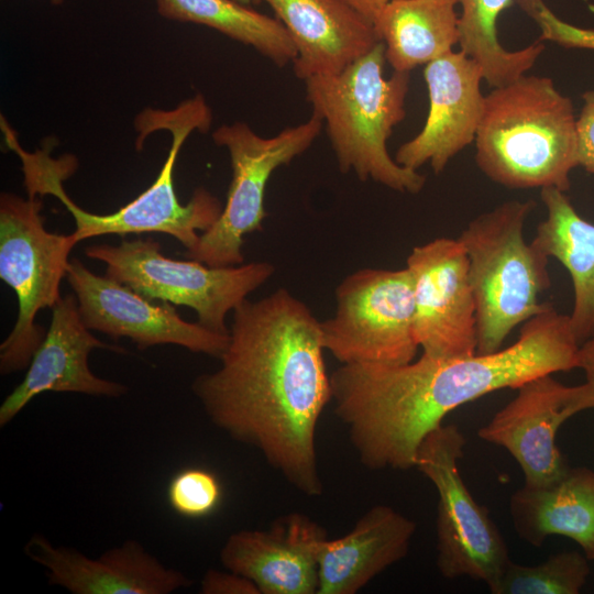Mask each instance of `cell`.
I'll list each match as a JSON object with an SVG mask.
<instances>
[{"instance_id": "cell-18", "label": "cell", "mask_w": 594, "mask_h": 594, "mask_svg": "<svg viewBox=\"0 0 594 594\" xmlns=\"http://www.w3.org/2000/svg\"><path fill=\"white\" fill-rule=\"evenodd\" d=\"M326 538L317 521L294 512L267 529L231 534L220 561L224 569L250 579L261 594H317L318 549Z\"/></svg>"}, {"instance_id": "cell-3", "label": "cell", "mask_w": 594, "mask_h": 594, "mask_svg": "<svg viewBox=\"0 0 594 594\" xmlns=\"http://www.w3.org/2000/svg\"><path fill=\"white\" fill-rule=\"evenodd\" d=\"M211 122V110L201 95L183 101L173 110L146 108L141 111L134 121L139 132L136 148L140 150L145 138L158 130L170 133L172 145L154 183L135 199L108 215L88 212L66 194L63 182L77 167L74 156L55 160L47 145L30 153L19 141L11 144V150L21 160L28 195H53L59 199L75 220L73 233L78 242L106 234L161 232L174 237L187 250L198 242V231L205 232L216 222L223 207L205 188L196 189L187 204H180L174 187V168L185 140L194 131L207 132Z\"/></svg>"}, {"instance_id": "cell-10", "label": "cell", "mask_w": 594, "mask_h": 594, "mask_svg": "<svg viewBox=\"0 0 594 594\" xmlns=\"http://www.w3.org/2000/svg\"><path fill=\"white\" fill-rule=\"evenodd\" d=\"M466 440L454 424L440 425L420 443L414 468L438 494L437 566L442 576H469L487 587L510 561L506 542L488 514L462 480L459 462Z\"/></svg>"}, {"instance_id": "cell-4", "label": "cell", "mask_w": 594, "mask_h": 594, "mask_svg": "<svg viewBox=\"0 0 594 594\" xmlns=\"http://www.w3.org/2000/svg\"><path fill=\"white\" fill-rule=\"evenodd\" d=\"M474 143L476 165L492 182L565 193L578 166L573 102L549 77L525 74L485 95Z\"/></svg>"}, {"instance_id": "cell-1", "label": "cell", "mask_w": 594, "mask_h": 594, "mask_svg": "<svg viewBox=\"0 0 594 594\" xmlns=\"http://www.w3.org/2000/svg\"><path fill=\"white\" fill-rule=\"evenodd\" d=\"M217 371L191 389L210 421L306 496L323 493L316 433L331 400L320 321L286 288L232 310Z\"/></svg>"}, {"instance_id": "cell-29", "label": "cell", "mask_w": 594, "mask_h": 594, "mask_svg": "<svg viewBox=\"0 0 594 594\" xmlns=\"http://www.w3.org/2000/svg\"><path fill=\"white\" fill-rule=\"evenodd\" d=\"M582 99L576 117L578 166L594 175V88L585 91Z\"/></svg>"}, {"instance_id": "cell-23", "label": "cell", "mask_w": 594, "mask_h": 594, "mask_svg": "<svg viewBox=\"0 0 594 594\" xmlns=\"http://www.w3.org/2000/svg\"><path fill=\"white\" fill-rule=\"evenodd\" d=\"M459 0H391L374 29L394 72L411 69L452 52L459 44Z\"/></svg>"}, {"instance_id": "cell-13", "label": "cell", "mask_w": 594, "mask_h": 594, "mask_svg": "<svg viewBox=\"0 0 594 594\" xmlns=\"http://www.w3.org/2000/svg\"><path fill=\"white\" fill-rule=\"evenodd\" d=\"M66 279L75 293L85 326L113 340L127 337L139 350L175 344L218 359L228 345L229 333L188 322L173 304L155 302L107 275L99 276L78 258L69 261Z\"/></svg>"}, {"instance_id": "cell-9", "label": "cell", "mask_w": 594, "mask_h": 594, "mask_svg": "<svg viewBox=\"0 0 594 594\" xmlns=\"http://www.w3.org/2000/svg\"><path fill=\"white\" fill-rule=\"evenodd\" d=\"M322 125V120L312 113L307 121L270 138L258 135L244 122L215 130V144L229 152L232 179L219 218L186 250L185 257L210 267L243 264V238L262 230L266 217L264 195L271 175L306 152Z\"/></svg>"}, {"instance_id": "cell-19", "label": "cell", "mask_w": 594, "mask_h": 594, "mask_svg": "<svg viewBox=\"0 0 594 594\" xmlns=\"http://www.w3.org/2000/svg\"><path fill=\"white\" fill-rule=\"evenodd\" d=\"M267 3L297 51L295 76L336 74L378 42L374 25L344 0H253Z\"/></svg>"}, {"instance_id": "cell-26", "label": "cell", "mask_w": 594, "mask_h": 594, "mask_svg": "<svg viewBox=\"0 0 594 594\" xmlns=\"http://www.w3.org/2000/svg\"><path fill=\"white\" fill-rule=\"evenodd\" d=\"M588 561L579 551L551 554L536 565L510 560L488 590L492 594H578L590 574Z\"/></svg>"}, {"instance_id": "cell-12", "label": "cell", "mask_w": 594, "mask_h": 594, "mask_svg": "<svg viewBox=\"0 0 594 594\" xmlns=\"http://www.w3.org/2000/svg\"><path fill=\"white\" fill-rule=\"evenodd\" d=\"M406 267L414 286V333L422 354L435 359L476 354V308L460 240L442 237L415 246Z\"/></svg>"}, {"instance_id": "cell-21", "label": "cell", "mask_w": 594, "mask_h": 594, "mask_svg": "<svg viewBox=\"0 0 594 594\" xmlns=\"http://www.w3.org/2000/svg\"><path fill=\"white\" fill-rule=\"evenodd\" d=\"M509 514L519 538L531 546L562 536L594 560V471L569 466L550 484L524 485L512 494Z\"/></svg>"}, {"instance_id": "cell-6", "label": "cell", "mask_w": 594, "mask_h": 594, "mask_svg": "<svg viewBox=\"0 0 594 594\" xmlns=\"http://www.w3.org/2000/svg\"><path fill=\"white\" fill-rule=\"evenodd\" d=\"M534 200H507L472 219L458 238L469 260L477 320V353L503 349L513 330L550 307L549 258L524 237Z\"/></svg>"}, {"instance_id": "cell-7", "label": "cell", "mask_w": 594, "mask_h": 594, "mask_svg": "<svg viewBox=\"0 0 594 594\" xmlns=\"http://www.w3.org/2000/svg\"><path fill=\"white\" fill-rule=\"evenodd\" d=\"M42 200L2 193L0 197V278L15 293L16 322L0 345L2 375L28 366L46 331L35 317L61 299L59 285L68 255L78 243L74 233L58 234L44 227Z\"/></svg>"}, {"instance_id": "cell-11", "label": "cell", "mask_w": 594, "mask_h": 594, "mask_svg": "<svg viewBox=\"0 0 594 594\" xmlns=\"http://www.w3.org/2000/svg\"><path fill=\"white\" fill-rule=\"evenodd\" d=\"M333 317L320 321L321 340L341 364L400 365L415 360L414 286L407 267L362 268L336 289Z\"/></svg>"}, {"instance_id": "cell-22", "label": "cell", "mask_w": 594, "mask_h": 594, "mask_svg": "<svg viewBox=\"0 0 594 594\" xmlns=\"http://www.w3.org/2000/svg\"><path fill=\"white\" fill-rule=\"evenodd\" d=\"M547 217L531 240L548 257L568 271L573 286V308L569 315L580 345L594 337V223L585 220L564 191L540 189Z\"/></svg>"}, {"instance_id": "cell-20", "label": "cell", "mask_w": 594, "mask_h": 594, "mask_svg": "<svg viewBox=\"0 0 594 594\" xmlns=\"http://www.w3.org/2000/svg\"><path fill=\"white\" fill-rule=\"evenodd\" d=\"M416 528L391 506L371 507L346 535L321 541L317 594L358 593L407 556Z\"/></svg>"}, {"instance_id": "cell-32", "label": "cell", "mask_w": 594, "mask_h": 594, "mask_svg": "<svg viewBox=\"0 0 594 594\" xmlns=\"http://www.w3.org/2000/svg\"><path fill=\"white\" fill-rule=\"evenodd\" d=\"M372 24L391 0H344Z\"/></svg>"}, {"instance_id": "cell-17", "label": "cell", "mask_w": 594, "mask_h": 594, "mask_svg": "<svg viewBox=\"0 0 594 594\" xmlns=\"http://www.w3.org/2000/svg\"><path fill=\"white\" fill-rule=\"evenodd\" d=\"M24 552L45 569L51 585L73 594H170L193 584L134 539L91 559L77 549L56 546L43 535H33Z\"/></svg>"}, {"instance_id": "cell-33", "label": "cell", "mask_w": 594, "mask_h": 594, "mask_svg": "<svg viewBox=\"0 0 594 594\" xmlns=\"http://www.w3.org/2000/svg\"><path fill=\"white\" fill-rule=\"evenodd\" d=\"M237 1L246 6L253 4V0H237Z\"/></svg>"}, {"instance_id": "cell-34", "label": "cell", "mask_w": 594, "mask_h": 594, "mask_svg": "<svg viewBox=\"0 0 594 594\" xmlns=\"http://www.w3.org/2000/svg\"><path fill=\"white\" fill-rule=\"evenodd\" d=\"M52 4L54 6H59L62 4L65 0H50Z\"/></svg>"}, {"instance_id": "cell-27", "label": "cell", "mask_w": 594, "mask_h": 594, "mask_svg": "<svg viewBox=\"0 0 594 594\" xmlns=\"http://www.w3.org/2000/svg\"><path fill=\"white\" fill-rule=\"evenodd\" d=\"M222 499L218 476L202 468H188L173 476L167 486L172 509L186 518H202L212 514Z\"/></svg>"}, {"instance_id": "cell-28", "label": "cell", "mask_w": 594, "mask_h": 594, "mask_svg": "<svg viewBox=\"0 0 594 594\" xmlns=\"http://www.w3.org/2000/svg\"><path fill=\"white\" fill-rule=\"evenodd\" d=\"M540 28V40L556 42L566 48L594 50V30L582 29L560 20L543 0H516Z\"/></svg>"}, {"instance_id": "cell-16", "label": "cell", "mask_w": 594, "mask_h": 594, "mask_svg": "<svg viewBox=\"0 0 594 594\" xmlns=\"http://www.w3.org/2000/svg\"><path fill=\"white\" fill-rule=\"evenodd\" d=\"M95 349L127 351L96 338L79 314L76 296L68 294L52 308V320L22 382L0 406V427L7 426L34 397L45 392L78 393L97 397H121L124 384L92 373L88 356Z\"/></svg>"}, {"instance_id": "cell-14", "label": "cell", "mask_w": 594, "mask_h": 594, "mask_svg": "<svg viewBox=\"0 0 594 594\" xmlns=\"http://www.w3.org/2000/svg\"><path fill=\"white\" fill-rule=\"evenodd\" d=\"M517 389L477 435L510 453L524 473V485L543 486L569 468L556 443L559 428L576 414L593 409V396L585 382L569 386L552 374L532 378Z\"/></svg>"}, {"instance_id": "cell-30", "label": "cell", "mask_w": 594, "mask_h": 594, "mask_svg": "<svg viewBox=\"0 0 594 594\" xmlns=\"http://www.w3.org/2000/svg\"><path fill=\"white\" fill-rule=\"evenodd\" d=\"M201 594H261L248 578L226 569H209L200 581Z\"/></svg>"}, {"instance_id": "cell-5", "label": "cell", "mask_w": 594, "mask_h": 594, "mask_svg": "<svg viewBox=\"0 0 594 594\" xmlns=\"http://www.w3.org/2000/svg\"><path fill=\"white\" fill-rule=\"evenodd\" d=\"M385 46L378 42L342 70L305 81L312 113L326 125L339 169L354 172L398 193L418 194L425 175L399 165L387 150L394 128L406 117L409 73L383 74Z\"/></svg>"}, {"instance_id": "cell-8", "label": "cell", "mask_w": 594, "mask_h": 594, "mask_svg": "<svg viewBox=\"0 0 594 594\" xmlns=\"http://www.w3.org/2000/svg\"><path fill=\"white\" fill-rule=\"evenodd\" d=\"M85 254L103 262L108 277L148 299L194 309L201 326L219 333H229L227 315L275 272L265 261L210 267L195 260L169 258L151 238L91 245Z\"/></svg>"}, {"instance_id": "cell-25", "label": "cell", "mask_w": 594, "mask_h": 594, "mask_svg": "<svg viewBox=\"0 0 594 594\" xmlns=\"http://www.w3.org/2000/svg\"><path fill=\"white\" fill-rule=\"evenodd\" d=\"M459 4L460 51L480 65L483 80L493 88L525 75L544 51L541 42L518 51H508L499 43L496 23L514 0H459Z\"/></svg>"}, {"instance_id": "cell-2", "label": "cell", "mask_w": 594, "mask_h": 594, "mask_svg": "<svg viewBox=\"0 0 594 594\" xmlns=\"http://www.w3.org/2000/svg\"><path fill=\"white\" fill-rule=\"evenodd\" d=\"M579 350L569 315L550 305L522 324L512 345L494 353L341 364L330 375L331 400L366 469L408 470L422 440L452 410L541 375L579 369Z\"/></svg>"}, {"instance_id": "cell-15", "label": "cell", "mask_w": 594, "mask_h": 594, "mask_svg": "<svg viewBox=\"0 0 594 594\" xmlns=\"http://www.w3.org/2000/svg\"><path fill=\"white\" fill-rule=\"evenodd\" d=\"M424 78L429 97L426 122L416 136L398 147L395 161L415 170L429 164L438 175L475 140L485 102L483 73L459 50L425 65Z\"/></svg>"}, {"instance_id": "cell-31", "label": "cell", "mask_w": 594, "mask_h": 594, "mask_svg": "<svg viewBox=\"0 0 594 594\" xmlns=\"http://www.w3.org/2000/svg\"><path fill=\"white\" fill-rule=\"evenodd\" d=\"M579 369L584 372L585 383L590 387L594 400V337L580 345Z\"/></svg>"}, {"instance_id": "cell-24", "label": "cell", "mask_w": 594, "mask_h": 594, "mask_svg": "<svg viewBox=\"0 0 594 594\" xmlns=\"http://www.w3.org/2000/svg\"><path fill=\"white\" fill-rule=\"evenodd\" d=\"M161 16L206 25L283 67L296 58V46L276 19L237 0H154Z\"/></svg>"}]
</instances>
